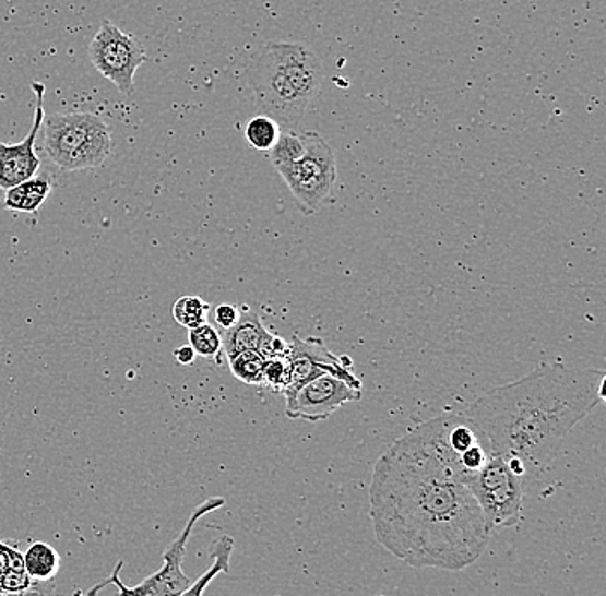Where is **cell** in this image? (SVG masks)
I'll list each match as a JSON object with an SVG mask.
<instances>
[{"label": "cell", "instance_id": "obj_1", "mask_svg": "<svg viewBox=\"0 0 606 596\" xmlns=\"http://www.w3.org/2000/svg\"><path fill=\"white\" fill-rule=\"evenodd\" d=\"M464 478L443 417L396 440L376 462L370 482L369 514L379 544L415 569L473 565L491 533Z\"/></svg>", "mask_w": 606, "mask_h": 596}, {"label": "cell", "instance_id": "obj_2", "mask_svg": "<svg viewBox=\"0 0 606 596\" xmlns=\"http://www.w3.org/2000/svg\"><path fill=\"white\" fill-rule=\"evenodd\" d=\"M605 371L542 366L522 380L480 395L465 416L492 454L519 461L527 474L555 461L570 431L605 401Z\"/></svg>", "mask_w": 606, "mask_h": 596}, {"label": "cell", "instance_id": "obj_3", "mask_svg": "<svg viewBox=\"0 0 606 596\" xmlns=\"http://www.w3.org/2000/svg\"><path fill=\"white\" fill-rule=\"evenodd\" d=\"M44 151L62 171H86L103 166L112 152L109 124L92 112L45 116Z\"/></svg>", "mask_w": 606, "mask_h": 596}, {"label": "cell", "instance_id": "obj_4", "mask_svg": "<svg viewBox=\"0 0 606 596\" xmlns=\"http://www.w3.org/2000/svg\"><path fill=\"white\" fill-rule=\"evenodd\" d=\"M301 136L306 142V154L294 163L280 164L276 171L294 193L301 213L312 216L333 196L336 157L330 143L318 131H304Z\"/></svg>", "mask_w": 606, "mask_h": 596}, {"label": "cell", "instance_id": "obj_5", "mask_svg": "<svg viewBox=\"0 0 606 596\" xmlns=\"http://www.w3.org/2000/svg\"><path fill=\"white\" fill-rule=\"evenodd\" d=\"M464 485L474 494L491 535L521 523L524 479L513 474L500 455L492 454L483 469L464 479Z\"/></svg>", "mask_w": 606, "mask_h": 596}, {"label": "cell", "instance_id": "obj_6", "mask_svg": "<svg viewBox=\"0 0 606 596\" xmlns=\"http://www.w3.org/2000/svg\"><path fill=\"white\" fill-rule=\"evenodd\" d=\"M245 79L256 95L259 115L274 119L283 130H297L310 104L304 100L297 88L286 79L268 46L253 53L245 71Z\"/></svg>", "mask_w": 606, "mask_h": 596}, {"label": "cell", "instance_id": "obj_7", "mask_svg": "<svg viewBox=\"0 0 606 596\" xmlns=\"http://www.w3.org/2000/svg\"><path fill=\"white\" fill-rule=\"evenodd\" d=\"M223 505L224 499H221V497H212V499L205 500L204 503H200L195 511H193V514L190 515V518H188L187 526H185L181 535L164 551L163 568L154 572L147 580H143L142 583L136 584L133 588H128L127 584L122 583L121 577H119L122 565H124V562L119 560L115 571L110 572V576L90 589L88 596H97V593L109 586V584H115L119 596H176L185 592L192 584V581H190V577L183 571L188 539L192 536L193 527H195L200 518L207 515L209 512L217 511Z\"/></svg>", "mask_w": 606, "mask_h": 596}, {"label": "cell", "instance_id": "obj_8", "mask_svg": "<svg viewBox=\"0 0 606 596\" xmlns=\"http://www.w3.org/2000/svg\"><path fill=\"white\" fill-rule=\"evenodd\" d=\"M88 56L95 70L115 83L121 94L127 97L134 94V74L147 59L139 38L104 21L94 40L90 41Z\"/></svg>", "mask_w": 606, "mask_h": 596}, {"label": "cell", "instance_id": "obj_9", "mask_svg": "<svg viewBox=\"0 0 606 596\" xmlns=\"http://www.w3.org/2000/svg\"><path fill=\"white\" fill-rule=\"evenodd\" d=\"M286 357L289 362V380L288 389L283 395L295 392L304 384L310 383L316 378L324 377V374L340 378L354 389L363 390V381L350 371L352 359L334 356L322 344V339H301L300 336L295 335L292 344H288Z\"/></svg>", "mask_w": 606, "mask_h": 596}, {"label": "cell", "instance_id": "obj_10", "mask_svg": "<svg viewBox=\"0 0 606 596\" xmlns=\"http://www.w3.org/2000/svg\"><path fill=\"white\" fill-rule=\"evenodd\" d=\"M283 396L286 401V417L307 422H322L348 402L360 401L363 390L354 389L340 378L324 374Z\"/></svg>", "mask_w": 606, "mask_h": 596}, {"label": "cell", "instance_id": "obj_11", "mask_svg": "<svg viewBox=\"0 0 606 596\" xmlns=\"http://www.w3.org/2000/svg\"><path fill=\"white\" fill-rule=\"evenodd\" d=\"M32 91L37 97V106H35L28 135L17 143L0 142V189L4 192L37 176L40 171L41 160L35 147H37V139L45 118L44 83L32 82Z\"/></svg>", "mask_w": 606, "mask_h": 596}, {"label": "cell", "instance_id": "obj_12", "mask_svg": "<svg viewBox=\"0 0 606 596\" xmlns=\"http://www.w3.org/2000/svg\"><path fill=\"white\" fill-rule=\"evenodd\" d=\"M223 351L228 359L241 351H259L264 357L285 356L288 342L273 335L262 323L261 315L250 307H240L238 323L228 331H219Z\"/></svg>", "mask_w": 606, "mask_h": 596}, {"label": "cell", "instance_id": "obj_13", "mask_svg": "<svg viewBox=\"0 0 606 596\" xmlns=\"http://www.w3.org/2000/svg\"><path fill=\"white\" fill-rule=\"evenodd\" d=\"M268 49L298 94L312 106L324 80L318 56L301 44H268Z\"/></svg>", "mask_w": 606, "mask_h": 596}, {"label": "cell", "instance_id": "obj_14", "mask_svg": "<svg viewBox=\"0 0 606 596\" xmlns=\"http://www.w3.org/2000/svg\"><path fill=\"white\" fill-rule=\"evenodd\" d=\"M52 192L47 176H33L29 180L5 190L4 207L13 213L35 214Z\"/></svg>", "mask_w": 606, "mask_h": 596}, {"label": "cell", "instance_id": "obj_15", "mask_svg": "<svg viewBox=\"0 0 606 596\" xmlns=\"http://www.w3.org/2000/svg\"><path fill=\"white\" fill-rule=\"evenodd\" d=\"M233 550H235V539L231 536L221 535L219 538L214 539L211 550H209L212 560L211 568L195 583L190 584L185 592L176 596H204L205 589L214 577L219 576V574H228Z\"/></svg>", "mask_w": 606, "mask_h": 596}, {"label": "cell", "instance_id": "obj_16", "mask_svg": "<svg viewBox=\"0 0 606 596\" xmlns=\"http://www.w3.org/2000/svg\"><path fill=\"white\" fill-rule=\"evenodd\" d=\"M23 564L33 583H52L61 569V557L49 544L37 541L25 551Z\"/></svg>", "mask_w": 606, "mask_h": 596}, {"label": "cell", "instance_id": "obj_17", "mask_svg": "<svg viewBox=\"0 0 606 596\" xmlns=\"http://www.w3.org/2000/svg\"><path fill=\"white\" fill-rule=\"evenodd\" d=\"M282 128L268 116L259 115L245 127V139L256 151H271L280 139Z\"/></svg>", "mask_w": 606, "mask_h": 596}, {"label": "cell", "instance_id": "obj_18", "mask_svg": "<svg viewBox=\"0 0 606 596\" xmlns=\"http://www.w3.org/2000/svg\"><path fill=\"white\" fill-rule=\"evenodd\" d=\"M209 312H211V306L200 297H181L173 306V318L179 326L187 330L207 323Z\"/></svg>", "mask_w": 606, "mask_h": 596}, {"label": "cell", "instance_id": "obj_19", "mask_svg": "<svg viewBox=\"0 0 606 596\" xmlns=\"http://www.w3.org/2000/svg\"><path fill=\"white\" fill-rule=\"evenodd\" d=\"M190 347L199 357L219 360L221 351H223V339H221L219 330L212 326L211 323L193 327V330H190Z\"/></svg>", "mask_w": 606, "mask_h": 596}, {"label": "cell", "instance_id": "obj_20", "mask_svg": "<svg viewBox=\"0 0 606 596\" xmlns=\"http://www.w3.org/2000/svg\"><path fill=\"white\" fill-rule=\"evenodd\" d=\"M233 377L243 381L245 384H262L265 357L259 351H241L238 356L228 359Z\"/></svg>", "mask_w": 606, "mask_h": 596}, {"label": "cell", "instance_id": "obj_21", "mask_svg": "<svg viewBox=\"0 0 606 596\" xmlns=\"http://www.w3.org/2000/svg\"><path fill=\"white\" fill-rule=\"evenodd\" d=\"M269 152H271L269 154L271 163L276 168L280 164L294 163V160L300 159L306 154V142H304L301 133L285 130L280 133L276 145Z\"/></svg>", "mask_w": 606, "mask_h": 596}, {"label": "cell", "instance_id": "obj_22", "mask_svg": "<svg viewBox=\"0 0 606 596\" xmlns=\"http://www.w3.org/2000/svg\"><path fill=\"white\" fill-rule=\"evenodd\" d=\"M288 380L289 362L286 354L285 356L265 357L261 386H265V389L271 390V392L283 395L286 389H288Z\"/></svg>", "mask_w": 606, "mask_h": 596}, {"label": "cell", "instance_id": "obj_23", "mask_svg": "<svg viewBox=\"0 0 606 596\" xmlns=\"http://www.w3.org/2000/svg\"><path fill=\"white\" fill-rule=\"evenodd\" d=\"M33 586V581L29 580L25 569H9L8 574L0 580V593H26Z\"/></svg>", "mask_w": 606, "mask_h": 596}, {"label": "cell", "instance_id": "obj_24", "mask_svg": "<svg viewBox=\"0 0 606 596\" xmlns=\"http://www.w3.org/2000/svg\"><path fill=\"white\" fill-rule=\"evenodd\" d=\"M211 315L217 330L228 331L238 323L240 307L231 306V303H221L216 309H212Z\"/></svg>", "mask_w": 606, "mask_h": 596}, {"label": "cell", "instance_id": "obj_25", "mask_svg": "<svg viewBox=\"0 0 606 596\" xmlns=\"http://www.w3.org/2000/svg\"><path fill=\"white\" fill-rule=\"evenodd\" d=\"M9 569H25L23 553L16 547L0 541V580L8 574Z\"/></svg>", "mask_w": 606, "mask_h": 596}, {"label": "cell", "instance_id": "obj_26", "mask_svg": "<svg viewBox=\"0 0 606 596\" xmlns=\"http://www.w3.org/2000/svg\"><path fill=\"white\" fill-rule=\"evenodd\" d=\"M175 359L178 360V363H181V366H192V363L195 362L197 354L190 345H183V347L176 348Z\"/></svg>", "mask_w": 606, "mask_h": 596}, {"label": "cell", "instance_id": "obj_27", "mask_svg": "<svg viewBox=\"0 0 606 596\" xmlns=\"http://www.w3.org/2000/svg\"><path fill=\"white\" fill-rule=\"evenodd\" d=\"M23 596H54V581L52 583H33L32 588Z\"/></svg>", "mask_w": 606, "mask_h": 596}, {"label": "cell", "instance_id": "obj_28", "mask_svg": "<svg viewBox=\"0 0 606 596\" xmlns=\"http://www.w3.org/2000/svg\"><path fill=\"white\" fill-rule=\"evenodd\" d=\"M25 593H20V595H14V593H0V596H23Z\"/></svg>", "mask_w": 606, "mask_h": 596}]
</instances>
